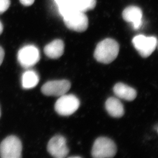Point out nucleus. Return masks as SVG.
<instances>
[{
    "mask_svg": "<svg viewBox=\"0 0 158 158\" xmlns=\"http://www.w3.org/2000/svg\"><path fill=\"white\" fill-rule=\"evenodd\" d=\"M0 116H1V111H0Z\"/></svg>",
    "mask_w": 158,
    "mask_h": 158,
    "instance_id": "20",
    "label": "nucleus"
},
{
    "mask_svg": "<svg viewBox=\"0 0 158 158\" xmlns=\"http://www.w3.org/2000/svg\"><path fill=\"white\" fill-rule=\"evenodd\" d=\"M40 81L39 75L33 70L25 72L22 76V85L25 89H30L35 87Z\"/></svg>",
    "mask_w": 158,
    "mask_h": 158,
    "instance_id": "14",
    "label": "nucleus"
},
{
    "mask_svg": "<svg viewBox=\"0 0 158 158\" xmlns=\"http://www.w3.org/2000/svg\"><path fill=\"white\" fill-rule=\"evenodd\" d=\"M113 91L116 96L127 101H133L137 97V92L134 88L121 82L115 85Z\"/></svg>",
    "mask_w": 158,
    "mask_h": 158,
    "instance_id": "12",
    "label": "nucleus"
},
{
    "mask_svg": "<svg viewBox=\"0 0 158 158\" xmlns=\"http://www.w3.org/2000/svg\"><path fill=\"white\" fill-rule=\"evenodd\" d=\"M64 45L61 40H55L48 44L44 48V52L47 56L52 59L60 58L64 52Z\"/></svg>",
    "mask_w": 158,
    "mask_h": 158,
    "instance_id": "11",
    "label": "nucleus"
},
{
    "mask_svg": "<svg viewBox=\"0 0 158 158\" xmlns=\"http://www.w3.org/2000/svg\"><path fill=\"white\" fill-rule=\"evenodd\" d=\"M5 52L2 47L0 46V66L3 63V60L4 58Z\"/></svg>",
    "mask_w": 158,
    "mask_h": 158,
    "instance_id": "18",
    "label": "nucleus"
},
{
    "mask_svg": "<svg viewBox=\"0 0 158 158\" xmlns=\"http://www.w3.org/2000/svg\"><path fill=\"white\" fill-rule=\"evenodd\" d=\"M133 45L142 57L149 56L155 51L157 46V39L154 36L147 37L143 35H138L132 40Z\"/></svg>",
    "mask_w": 158,
    "mask_h": 158,
    "instance_id": "7",
    "label": "nucleus"
},
{
    "mask_svg": "<svg viewBox=\"0 0 158 158\" xmlns=\"http://www.w3.org/2000/svg\"><path fill=\"white\" fill-rule=\"evenodd\" d=\"M22 152V142L14 135L6 137L0 144V157L2 158H21Z\"/></svg>",
    "mask_w": 158,
    "mask_h": 158,
    "instance_id": "3",
    "label": "nucleus"
},
{
    "mask_svg": "<svg viewBox=\"0 0 158 158\" xmlns=\"http://www.w3.org/2000/svg\"><path fill=\"white\" fill-rule=\"evenodd\" d=\"M143 14L141 9L137 6H131L126 8L123 12L124 21L131 23L135 29H138L142 23Z\"/></svg>",
    "mask_w": 158,
    "mask_h": 158,
    "instance_id": "10",
    "label": "nucleus"
},
{
    "mask_svg": "<svg viewBox=\"0 0 158 158\" xmlns=\"http://www.w3.org/2000/svg\"><path fill=\"white\" fill-rule=\"evenodd\" d=\"M10 5V0H0V15L7 11Z\"/></svg>",
    "mask_w": 158,
    "mask_h": 158,
    "instance_id": "16",
    "label": "nucleus"
},
{
    "mask_svg": "<svg viewBox=\"0 0 158 158\" xmlns=\"http://www.w3.org/2000/svg\"><path fill=\"white\" fill-rule=\"evenodd\" d=\"M116 152V145L113 141L106 137H99L94 142L91 154L93 158H110L114 157Z\"/></svg>",
    "mask_w": 158,
    "mask_h": 158,
    "instance_id": "2",
    "label": "nucleus"
},
{
    "mask_svg": "<svg viewBox=\"0 0 158 158\" xmlns=\"http://www.w3.org/2000/svg\"><path fill=\"white\" fill-rule=\"evenodd\" d=\"M71 86L70 82L65 79L49 81L42 86L41 91L45 95L60 97L68 92Z\"/></svg>",
    "mask_w": 158,
    "mask_h": 158,
    "instance_id": "8",
    "label": "nucleus"
},
{
    "mask_svg": "<svg viewBox=\"0 0 158 158\" xmlns=\"http://www.w3.org/2000/svg\"><path fill=\"white\" fill-rule=\"evenodd\" d=\"M119 52V45L112 39H106L99 42L94 51V56L99 63L107 64L117 58Z\"/></svg>",
    "mask_w": 158,
    "mask_h": 158,
    "instance_id": "1",
    "label": "nucleus"
},
{
    "mask_svg": "<svg viewBox=\"0 0 158 158\" xmlns=\"http://www.w3.org/2000/svg\"><path fill=\"white\" fill-rule=\"evenodd\" d=\"M73 5L75 9L82 12H85L95 7L96 0H73Z\"/></svg>",
    "mask_w": 158,
    "mask_h": 158,
    "instance_id": "15",
    "label": "nucleus"
},
{
    "mask_svg": "<svg viewBox=\"0 0 158 158\" xmlns=\"http://www.w3.org/2000/svg\"><path fill=\"white\" fill-rule=\"evenodd\" d=\"M17 57L20 65L24 68L28 69L39 62L40 60V53L39 49L35 45H26L19 49Z\"/></svg>",
    "mask_w": 158,
    "mask_h": 158,
    "instance_id": "6",
    "label": "nucleus"
},
{
    "mask_svg": "<svg viewBox=\"0 0 158 158\" xmlns=\"http://www.w3.org/2000/svg\"><path fill=\"white\" fill-rule=\"evenodd\" d=\"M47 150L52 157L64 158L69 153L65 138L61 135H56L52 138L48 142Z\"/></svg>",
    "mask_w": 158,
    "mask_h": 158,
    "instance_id": "9",
    "label": "nucleus"
},
{
    "mask_svg": "<svg viewBox=\"0 0 158 158\" xmlns=\"http://www.w3.org/2000/svg\"><path fill=\"white\" fill-rule=\"evenodd\" d=\"M106 109L110 116L115 118H120L124 114L123 106L118 99L110 97L106 102Z\"/></svg>",
    "mask_w": 158,
    "mask_h": 158,
    "instance_id": "13",
    "label": "nucleus"
},
{
    "mask_svg": "<svg viewBox=\"0 0 158 158\" xmlns=\"http://www.w3.org/2000/svg\"><path fill=\"white\" fill-rule=\"evenodd\" d=\"M80 106L77 97L73 94L63 95L60 96L55 104V110L61 116H69L74 113Z\"/></svg>",
    "mask_w": 158,
    "mask_h": 158,
    "instance_id": "4",
    "label": "nucleus"
},
{
    "mask_svg": "<svg viewBox=\"0 0 158 158\" xmlns=\"http://www.w3.org/2000/svg\"><path fill=\"white\" fill-rule=\"evenodd\" d=\"M63 18L65 25L70 30L81 32L88 28L89 22L85 12L74 10L63 16Z\"/></svg>",
    "mask_w": 158,
    "mask_h": 158,
    "instance_id": "5",
    "label": "nucleus"
},
{
    "mask_svg": "<svg viewBox=\"0 0 158 158\" xmlns=\"http://www.w3.org/2000/svg\"><path fill=\"white\" fill-rule=\"evenodd\" d=\"M35 0H19L22 4L25 6H31L35 2Z\"/></svg>",
    "mask_w": 158,
    "mask_h": 158,
    "instance_id": "17",
    "label": "nucleus"
},
{
    "mask_svg": "<svg viewBox=\"0 0 158 158\" xmlns=\"http://www.w3.org/2000/svg\"><path fill=\"white\" fill-rule=\"evenodd\" d=\"M3 24L0 21V35H1L2 33L3 32Z\"/></svg>",
    "mask_w": 158,
    "mask_h": 158,
    "instance_id": "19",
    "label": "nucleus"
}]
</instances>
